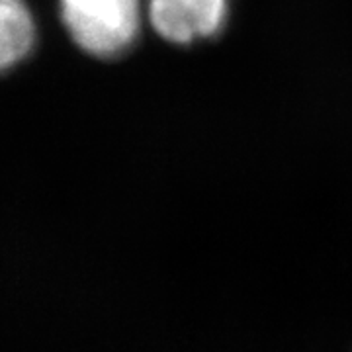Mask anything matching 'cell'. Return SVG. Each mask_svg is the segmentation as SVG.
Instances as JSON below:
<instances>
[{"label":"cell","mask_w":352,"mask_h":352,"mask_svg":"<svg viewBox=\"0 0 352 352\" xmlns=\"http://www.w3.org/2000/svg\"><path fill=\"white\" fill-rule=\"evenodd\" d=\"M67 32L82 51L94 57H118L138 39L139 0H59Z\"/></svg>","instance_id":"cell-1"},{"label":"cell","mask_w":352,"mask_h":352,"mask_svg":"<svg viewBox=\"0 0 352 352\" xmlns=\"http://www.w3.org/2000/svg\"><path fill=\"white\" fill-rule=\"evenodd\" d=\"M149 18L161 38L186 45L223 28L227 0H151Z\"/></svg>","instance_id":"cell-2"},{"label":"cell","mask_w":352,"mask_h":352,"mask_svg":"<svg viewBox=\"0 0 352 352\" xmlns=\"http://www.w3.org/2000/svg\"><path fill=\"white\" fill-rule=\"evenodd\" d=\"M36 43V22L24 0H0V75L24 61Z\"/></svg>","instance_id":"cell-3"}]
</instances>
